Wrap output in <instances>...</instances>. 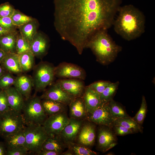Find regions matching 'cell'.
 Segmentation results:
<instances>
[{
  "mask_svg": "<svg viewBox=\"0 0 155 155\" xmlns=\"http://www.w3.org/2000/svg\"><path fill=\"white\" fill-rule=\"evenodd\" d=\"M61 155H73L72 152L69 149H68L65 151L62 152Z\"/></svg>",
  "mask_w": 155,
  "mask_h": 155,
  "instance_id": "45",
  "label": "cell"
},
{
  "mask_svg": "<svg viewBox=\"0 0 155 155\" xmlns=\"http://www.w3.org/2000/svg\"><path fill=\"white\" fill-rule=\"evenodd\" d=\"M15 30L16 29L11 30L5 28L0 26V37Z\"/></svg>",
  "mask_w": 155,
  "mask_h": 155,
  "instance_id": "44",
  "label": "cell"
},
{
  "mask_svg": "<svg viewBox=\"0 0 155 155\" xmlns=\"http://www.w3.org/2000/svg\"><path fill=\"white\" fill-rule=\"evenodd\" d=\"M35 155H60V154L56 152L42 150L39 152L36 153Z\"/></svg>",
  "mask_w": 155,
  "mask_h": 155,
  "instance_id": "42",
  "label": "cell"
},
{
  "mask_svg": "<svg viewBox=\"0 0 155 155\" xmlns=\"http://www.w3.org/2000/svg\"><path fill=\"white\" fill-rule=\"evenodd\" d=\"M18 33L15 30L0 37V50L6 53H16V42Z\"/></svg>",
  "mask_w": 155,
  "mask_h": 155,
  "instance_id": "22",
  "label": "cell"
},
{
  "mask_svg": "<svg viewBox=\"0 0 155 155\" xmlns=\"http://www.w3.org/2000/svg\"><path fill=\"white\" fill-rule=\"evenodd\" d=\"M30 51L35 56L41 57L47 53L49 41L44 34L37 32L30 42Z\"/></svg>",
  "mask_w": 155,
  "mask_h": 155,
  "instance_id": "16",
  "label": "cell"
},
{
  "mask_svg": "<svg viewBox=\"0 0 155 155\" xmlns=\"http://www.w3.org/2000/svg\"><path fill=\"white\" fill-rule=\"evenodd\" d=\"M6 54V53L2 50H0V63L2 62Z\"/></svg>",
  "mask_w": 155,
  "mask_h": 155,
  "instance_id": "46",
  "label": "cell"
},
{
  "mask_svg": "<svg viewBox=\"0 0 155 155\" xmlns=\"http://www.w3.org/2000/svg\"><path fill=\"white\" fill-rule=\"evenodd\" d=\"M7 150L5 143L0 142V155H6Z\"/></svg>",
  "mask_w": 155,
  "mask_h": 155,
  "instance_id": "43",
  "label": "cell"
},
{
  "mask_svg": "<svg viewBox=\"0 0 155 155\" xmlns=\"http://www.w3.org/2000/svg\"><path fill=\"white\" fill-rule=\"evenodd\" d=\"M26 126L43 125L48 117L38 96L30 97L25 100L21 111Z\"/></svg>",
  "mask_w": 155,
  "mask_h": 155,
  "instance_id": "4",
  "label": "cell"
},
{
  "mask_svg": "<svg viewBox=\"0 0 155 155\" xmlns=\"http://www.w3.org/2000/svg\"><path fill=\"white\" fill-rule=\"evenodd\" d=\"M0 26L11 30H16V27L13 24L10 18L8 17H0Z\"/></svg>",
  "mask_w": 155,
  "mask_h": 155,
  "instance_id": "41",
  "label": "cell"
},
{
  "mask_svg": "<svg viewBox=\"0 0 155 155\" xmlns=\"http://www.w3.org/2000/svg\"><path fill=\"white\" fill-rule=\"evenodd\" d=\"M100 95L88 86H86L82 97L85 104L87 113L92 111L101 104Z\"/></svg>",
  "mask_w": 155,
  "mask_h": 155,
  "instance_id": "19",
  "label": "cell"
},
{
  "mask_svg": "<svg viewBox=\"0 0 155 155\" xmlns=\"http://www.w3.org/2000/svg\"><path fill=\"white\" fill-rule=\"evenodd\" d=\"M71 118L86 120L87 112L82 97L75 98L69 105Z\"/></svg>",
  "mask_w": 155,
  "mask_h": 155,
  "instance_id": "18",
  "label": "cell"
},
{
  "mask_svg": "<svg viewBox=\"0 0 155 155\" xmlns=\"http://www.w3.org/2000/svg\"><path fill=\"white\" fill-rule=\"evenodd\" d=\"M96 125L85 120L75 142L89 148L92 146L95 140Z\"/></svg>",
  "mask_w": 155,
  "mask_h": 155,
  "instance_id": "11",
  "label": "cell"
},
{
  "mask_svg": "<svg viewBox=\"0 0 155 155\" xmlns=\"http://www.w3.org/2000/svg\"><path fill=\"white\" fill-rule=\"evenodd\" d=\"M39 23L35 19L18 27L19 32L30 43L37 33Z\"/></svg>",
  "mask_w": 155,
  "mask_h": 155,
  "instance_id": "26",
  "label": "cell"
},
{
  "mask_svg": "<svg viewBox=\"0 0 155 155\" xmlns=\"http://www.w3.org/2000/svg\"><path fill=\"white\" fill-rule=\"evenodd\" d=\"M86 48H90L95 56L96 61L106 65L113 62L122 50L107 32V30L96 32L89 41Z\"/></svg>",
  "mask_w": 155,
  "mask_h": 155,
  "instance_id": "3",
  "label": "cell"
},
{
  "mask_svg": "<svg viewBox=\"0 0 155 155\" xmlns=\"http://www.w3.org/2000/svg\"><path fill=\"white\" fill-rule=\"evenodd\" d=\"M41 103L48 116L66 112L67 105L62 103L48 99H43Z\"/></svg>",
  "mask_w": 155,
  "mask_h": 155,
  "instance_id": "24",
  "label": "cell"
},
{
  "mask_svg": "<svg viewBox=\"0 0 155 155\" xmlns=\"http://www.w3.org/2000/svg\"><path fill=\"white\" fill-rule=\"evenodd\" d=\"M10 18L13 24L18 28L23 25L34 18L28 16L18 9H15L14 13Z\"/></svg>",
  "mask_w": 155,
  "mask_h": 155,
  "instance_id": "32",
  "label": "cell"
},
{
  "mask_svg": "<svg viewBox=\"0 0 155 155\" xmlns=\"http://www.w3.org/2000/svg\"><path fill=\"white\" fill-rule=\"evenodd\" d=\"M5 70L2 66H0V78H1L5 74Z\"/></svg>",
  "mask_w": 155,
  "mask_h": 155,
  "instance_id": "47",
  "label": "cell"
},
{
  "mask_svg": "<svg viewBox=\"0 0 155 155\" xmlns=\"http://www.w3.org/2000/svg\"><path fill=\"white\" fill-rule=\"evenodd\" d=\"M112 128L116 135L124 136L133 133L131 130L121 125H113Z\"/></svg>",
  "mask_w": 155,
  "mask_h": 155,
  "instance_id": "38",
  "label": "cell"
},
{
  "mask_svg": "<svg viewBox=\"0 0 155 155\" xmlns=\"http://www.w3.org/2000/svg\"><path fill=\"white\" fill-rule=\"evenodd\" d=\"M1 63L3 67L10 73L19 74L22 72L19 55L16 53H6Z\"/></svg>",
  "mask_w": 155,
  "mask_h": 155,
  "instance_id": "21",
  "label": "cell"
},
{
  "mask_svg": "<svg viewBox=\"0 0 155 155\" xmlns=\"http://www.w3.org/2000/svg\"><path fill=\"white\" fill-rule=\"evenodd\" d=\"M15 9L8 2L0 5V17L10 18L13 14Z\"/></svg>",
  "mask_w": 155,
  "mask_h": 155,
  "instance_id": "36",
  "label": "cell"
},
{
  "mask_svg": "<svg viewBox=\"0 0 155 155\" xmlns=\"http://www.w3.org/2000/svg\"><path fill=\"white\" fill-rule=\"evenodd\" d=\"M107 155H111V154H112L113 155V153L111 152H109L107 154Z\"/></svg>",
  "mask_w": 155,
  "mask_h": 155,
  "instance_id": "48",
  "label": "cell"
},
{
  "mask_svg": "<svg viewBox=\"0 0 155 155\" xmlns=\"http://www.w3.org/2000/svg\"><path fill=\"white\" fill-rule=\"evenodd\" d=\"M55 76L61 79H74L84 80L86 77L85 70L73 63L63 62L55 67Z\"/></svg>",
  "mask_w": 155,
  "mask_h": 155,
  "instance_id": "8",
  "label": "cell"
},
{
  "mask_svg": "<svg viewBox=\"0 0 155 155\" xmlns=\"http://www.w3.org/2000/svg\"><path fill=\"white\" fill-rule=\"evenodd\" d=\"M113 125L124 126L131 130L133 133L143 132V128L142 125L139 124L130 117L115 119Z\"/></svg>",
  "mask_w": 155,
  "mask_h": 155,
  "instance_id": "27",
  "label": "cell"
},
{
  "mask_svg": "<svg viewBox=\"0 0 155 155\" xmlns=\"http://www.w3.org/2000/svg\"><path fill=\"white\" fill-rule=\"evenodd\" d=\"M15 79L11 73L5 74L0 78V89L3 90L13 85Z\"/></svg>",
  "mask_w": 155,
  "mask_h": 155,
  "instance_id": "35",
  "label": "cell"
},
{
  "mask_svg": "<svg viewBox=\"0 0 155 155\" xmlns=\"http://www.w3.org/2000/svg\"><path fill=\"white\" fill-rule=\"evenodd\" d=\"M4 139L7 150L24 146L26 138L24 129L10 134Z\"/></svg>",
  "mask_w": 155,
  "mask_h": 155,
  "instance_id": "25",
  "label": "cell"
},
{
  "mask_svg": "<svg viewBox=\"0 0 155 155\" xmlns=\"http://www.w3.org/2000/svg\"><path fill=\"white\" fill-rule=\"evenodd\" d=\"M66 148V144L58 135H49L43 145L42 150L56 152L61 155Z\"/></svg>",
  "mask_w": 155,
  "mask_h": 155,
  "instance_id": "23",
  "label": "cell"
},
{
  "mask_svg": "<svg viewBox=\"0 0 155 155\" xmlns=\"http://www.w3.org/2000/svg\"><path fill=\"white\" fill-rule=\"evenodd\" d=\"M111 82L109 81L100 80L94 82L88 86L100 95Z\"/></svg>",
  "mask_w": 155,
  "mask_h": 155,
  "instance_id": "37",
  "label": "cell"
},
{
  "mask_svg": "<svg viewBox=\"0 0 155 155\" xmlns=\"http://www.w3.org/2000/svg\"><path fill=\"white\" fill-rule=\"evenodd\" d=\"M113 25L115 32L123 38L130 41L140 37L145 31L143 13L131 5L120 7Z\"/></svg>",
  "mask_w": 155,
  "mask_h": 155,
  "instance_id": "2",
  "label": "cell"
},
{
  "mask_svg": "<svg viewBox=\"0 0 155 155\" xmlns=\"http://www.w3.org/2000/svg\"><path fill=\"white\" fill-rule=\"evenodd\" d=\"M19 61L22 72H26L31 69L34 64L35 56L30 51L18 54Z\"/></svg>",
  "mask_w": 155,
  "mask_h": 155,
  "instance_id": "28",
  "label": "cell"
},
{
  "mask_svg": "<svg viewBox=\"0 0 155 155\" xmlns=\"http://www.w3.org/2000/svg\"><path fill=\"white\" fill-rule=\"evenodd\" d=\"M147 105L145 97H142V103L139 110L135 116L132 118L137 123L142 125L146 116Z\"/></svg>",
  "mask_w": 155,
  "mask_h": 155,
  "instance_id": "33",
  "label": "cell"
},
{
  "mask_svg": "<svg viewBox=\"0 0 155 155\" xmlns=\"http://www.w3.org/2000/svg\"><path fill=\"white\" fill-rule=\"evenodd\" d=\"M16 50L18 54L30 51V42L25 39L20 32L17 40Z\"/></svg>",
  "mask_w": 155,
  "mask_h": 155,
  "instance_id": "34",
  "label": "cell"
},
{
  "mask_svg": "<svg viewBox=\"0 0 155 155\" xmlns=\"http://www.w3.org/2000/svg\"><path fill=\"white\" fill-rule=\"evenodd\" d=\"M55 67L46 62H41L36 66L32 80L37 91L44 90L53 82L55 76Z\"/></svg>",
  "mask_w": 155,
  "mask_h": 155,
  "instance_id": "7",
  "label": "cell"
},
{
  "mask_svg": "<svg viewBox=\"0 0 155 155\" xmlns=\"http://www.w3.org/2000/svg\"><path fill=\"white\" fill-rule=\"evenodd\" d=\"M114 119L110 111L107 103H102L97 108L87 113L86 120L99 125L112 127Z\"/></svg>",
  "mask_w": 155,
  "mask_h": 155,
  "instance_id": "10",
  "label": "cell"
},
{
  "mask_svg": "<svg viewBox=\"0 0 155 155\" xmlns=\"http://www.w3.org/2000/svg\"><path fill=\"white\" fill-rule=\"evenodd\" d=\"M98 128L97 148L98 150L104 152L109 150L110 145L117 143L116 135L112 127L100 125Z\"/></svg>",
  "mask_w": 155,
  "mask_h": 155,
  "instance_id": "12",
  "label": "cell"
},
{
  "mask_svg": "<svg viewBox=\"0 0 155 155\" xmlns=\"http://www.w3.org/2000/svg\"><path fill=\"white\" fill-rule=\"evenodd\" d=\"M33 84V80L30 77L22 75L16 78L13 85L26 100L30 97Z\"/></svg>",
  "mask_w": 155,
  "mask_h": 155,
  "instance_id": "20",
  "label": "cell"
},
{
  "mask_svg": "<svg viewBox=\"0 0 155 155\" xmlns=\"http://www.w3.org/2000/svg\"><path fill=\"white\" fill-rule=\"evenodd\" d=\"M121 0H54V26L81 55L97 31L112 25Z\"/></svg>",
  "mask_w": 155,
  "mask_h": 155,
  "instance_id": "1",
  "label": "cell"
},
{
  "mask_svg": "<svg viewBox=\"0 0 155 155\" xmlns=\"http://www.w3.org/2000/svg\"><path fill=\"white\" fill-rule=\"evenodd\" d=\"M112 116L114 119L130 117L123 107L113 99L107 102Z\"/></svg>",
  "mask_w": 155,
  "mask_h": 155,
  "instance_id": "29",
  "label": "cell"
},
{
  "mask_svg": "<svg viewBox=\"0 0 155 155\" xmlns=\"http://www.w3.org/2000/svg\"><path fill=\"white\" fill-rule=\"evenodd\" d=\"M1 90H1V89H0V93H1Z\"/></svg>",
  "mask_w": 155,
  "mask_h": 155,
  "instance_id": "49",
  "label": "cell"
},
{
  "mask_svg": "<svg viewBox=\"0 0 155 155\" xmlns=\"http://www.w3.org/2000/svg\"><path fill=\"white\" fill-rule=\"evenodd\" d=\"M10 109L5 93L2 90L0 94V113Z\"/></svg>",
  "mask_w": 155,
  "mask_h": 155,
  "instance_id": "40",
  "label": "cell"
},
{
  "mask_svg": "<svg viewBox=\"0 0 155 155\" xmlns=\"http://www.w3.org/2000/svg\"><path fill=\"white\" fill-rule=\"evenodd\" d=\"M119 82L117 81L111 83L105 88L100 94V99L102 103H105L113 99L117 90Z\"/></svg>",
  "mask_w": 155,
  "mask_h": 155,
  "instance_id": "31",
  "label": "cell"
},
{
  "mask_svg": "<svg viewBox=\"0 0 155 155\" xmlns=\"http://www.w3.org/2000/svg\"><path fill=\"white\" fill-rule=\"evenodd\" d=\"M69 118L68 123L58 135L65 144L75 142L85 120Z\"/></svg>",
  "mask_w": 155,
  "mask_h": 155,
  "instance_id": "14",
  "label": "cell"
},
{
  "mask_svg": "<svg viewBox=\"0 0 155 155\" xmlns=\"http://www.w3.org/2000/svg\"><path fill=\"white\" fill-rule=\"evenodd\" d=\"M67 148L72 152L73 155H96L97 153L83 145L75 142L66 144Z\"/></svg>",
  "mask_w": 155,
  "mask_h": 155,
  "instance_id": "30",
  "label": "cell"
},
{
  "mask_svg": "<svg viewBox=\"0 0 155 155\" xmlns=\"http://www.w3.org/2000/svg\"><path fill=\"white\" fill-rule=\"evenodd\" d=\"M41 99H48L68 105L74 98L64 91L57 82L46 90L40 97Z\"/></svg>",
  "mask_w": 155,
  "mask_h": 155,
  "instance_id": "13",
  "label": "cell"
},
{
  "mask_svg": "<svg viewBox=\"0 0 155 155\" xmlns=\"http://www.w3.org/2000/svg\"><path fill=\"white\" fill-rule=\"evenodd\" d=\"M3 90L10 108L21 112L25 102L23 96L14 87L10 86Z\"/></svg>",
  "mask_w": 155,
  "mask_h": 155,
  "instance_id": "17",
  "label": "cell"
},
{
  "mask_svg": "<svg viewBox=\"0 0 155 155\" xmlns=\"http://www.w3.org/2000/svg\"><path fill=\"white\" fill-rule=\"evenodd\" d=\"M69 118L66 112L48 117L43 126L49 135H58L68 123Z\"/></svg>",
  "mask_w": 155,
  "mask_h": 155,
  "instance_id": "9",
  "label": "cell"
},
{
  "mask_svg": "<svg viewBox=\"0 0 155 155\" xmlns=\"http://www.w3.org/2000/svg\"><path fill=\"white\" fill-rule=\"evenodd\" d=\"M24 146L29 152L36 154L42 150L43 145L49 136L43 125L26 126Z\"/></svg>",
  "mask_w": 155,
  "mask_h": 155,
  "instance_id": "6",
  "label": "cell"
},
{
  "mask_svg": "<svg viewBox=\"0 0 155 155\" xmlns=\"http://www.w3.org/2000/svg\"><path fill=\"white\" fill-rule=\"evenodd\" d=\"M25 127L21 112L10 108L0 113V137L2 138L22 130Z\"/></svg>",
  "mask_w": 155,
  "mask_h": 155,
  "instance_id": "5",
  "label": "cell"
},
{
  "mask_svg": "<svg viewBox=\"0 0 155 155\" xmlns=\"http://www.w3.org/2000/svg\"><path fill=\"white\" fill-rule=\"evenodd\" d=\"M57 82L64 91L74 98L82 97L86 87L83 80L61 79Z\"/></svg>",
  "mask_w": 155,
  "mask_h": 155,
  "instance_id": "15",
  "label": "cell"
},
{
  "mask_svg": "<svg viewBox=\"0 0 155 155\" xmlns=\"http://www.w3.org/2000/svg\"><path fill=\"white\" fill-rule=\"evenodd\" d=\"M29 152L28 149L24 146L7 150V155H25Z\"/></svg>",
  "mask_w": 155,
  "mask_h": 155,
  "instance_id": "39",
  "label": "cell"
}]
</instances>
